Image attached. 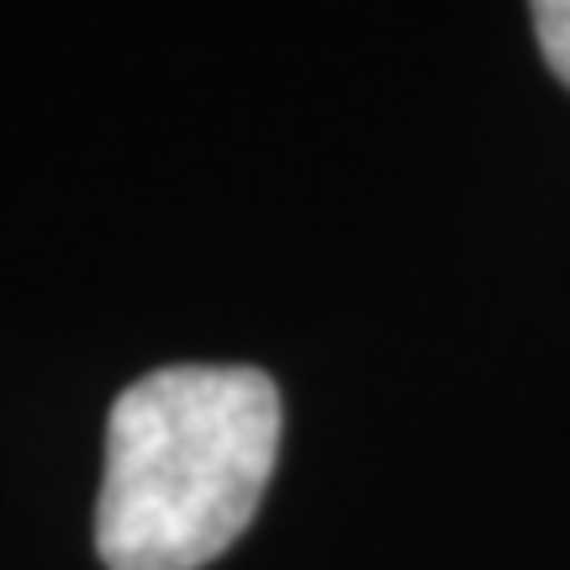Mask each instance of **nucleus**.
I'll use <instances>...</instances> for the list:
<instances>
[{"mask_svg":"<svg viewBox=\"0 0 570 570\" xmlns=\"http://www.w3.org/2000/svg\"><path fill=\"white\" fill-rule=\"evenodd\" d=\"M533 27H539L550 69L570 85V0H533Z\"/></svg>","mask_w":570,"mask_h":570,"instance_id":"2","label":"nucleus"},{"mask_svg":"<svg viewBox=\"0 0 570 570\" xmlns=\"http://www.w3.org/2000/svg\"><path fill=\"white\" fill-rule=\"evenodd\" d=\"M281 454L265 370L175 365L117 396L96 550L106 570H202L254 523Z\"/></svg>","mask_w":570,"mask_h":570,"instance_id":"1","label":"nucleus"}]
</instances>
